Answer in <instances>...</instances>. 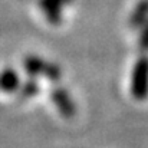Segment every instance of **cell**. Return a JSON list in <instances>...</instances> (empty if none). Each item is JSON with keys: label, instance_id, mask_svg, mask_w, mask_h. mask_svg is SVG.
<instances>
[{"label": "cell", "instance_id": "6da1fadb", "mask_svg": "<svg viewBox=\"0 0 148 148\" xmlns=\"http://www.w3.org/2000/svg\"><path fill=\"white\" fill-rule=\"evenodd\" d=\"M131 94L138 101L148 97V58L143 56L137 60L131 78Z\"/></svg>", "mask_w": 148, "mask_h": 148}, {"label": "cell", "instance_id": "7a4b0ae2", "mask_svg": "<svg viewBox=\"0 0 148 148\" xmlns=\"http://www.w3.org/2000/svg\"><path fill=\"white\" fill-rule=\"evenodd\" d=\"M148 16V0H141L135 6L131 17H130V25L132 27H138L143 25V22L147 19Z\"/></svg>", "mask_w": 148, "mask_h": 148}, {"label": "cell", "instance_id": "3957f363", "mask_svg": "<svg viewBox=\"0 0 148 148\" xmlns=\"http://www.w3.org/2000/svg\"><path fill=\"white\" fill-rule=\"evenodd\" d=\"M138 45H140V49L148 50V23H145V26L143 27V32H141Z\"/></svg>", "mask_w": 148, "mask_h": 148}]
</instances>
